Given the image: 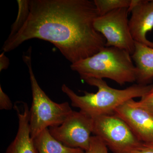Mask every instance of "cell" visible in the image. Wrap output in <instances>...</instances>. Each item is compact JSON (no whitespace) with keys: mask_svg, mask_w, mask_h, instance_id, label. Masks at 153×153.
I'll use <instances>...</instances> for the list:
<instances>
[{"mask_svg":"<svg viewBox=\"0 0 153 153\" xmlns=\"http://www.w3.org/2000/svg\"><path fill=\"white\" fill-rule=\"evenodd\" d=\"M99 16L94 1L31 0L27 19L3 45L8 52L25 41L37 38L49 41L73 64L98 53L105 47L95 30Z\"/></svg>","mask_w":153,"mask_h":153,"instance_id":"6da1fadb","label":"cell"},{"mask_svg":"<svg viewBox=\"0 0 153 153\" xmlns=\"http://www.w3.org/2000/svg\"><path fill=\"white\" fill-rule=\"evenodd\" d=\"M84 80L89 85L97 87V92L84 91V95L79 96L64 84L61 89L71 100L72 106L79 108L93 119L114 114L115 110L126 102L144 96L152 85L134 84L125 89H117L109 86L103 79L91 78Z\"/></svg>","mask_w":153,"mask_h":153,"instance_id":"7a4b0ae2","label":"cell"},{"mask_svg":"<svg viewBox=\"0 0 153 153\" xmlns=\"http://www.w3.org/2000/svg\"><path fill=\"white\" fill-rule=\"evenodd\" d=\"M70 68L83 80L108 78L121 85L137 81L131 55L117 47H105L94 55L71 64Z\"/></svg>","mask_w":153,"mask_h":153,"instance_id":"3957f363","label":"cell"},{"mask_svg":"<svg viewBox=\"0 0 153 153\" xmlns=\"http://www.w3.org/2000/svg\"><path fill=\"white\" fill-rule=\"evenodd\" d=\"M31 53V50L28 55H24L23 60L27 66L32 88L30 124L31 137L34 139L45 129L62 124L73 110L68 102H54L41 89L33 72Z\"/></svg>","mask_w":153,"mask_h":153,"instance_id":"277c9868","label":"cell"},{"mask_svg":"<svg viewBox=\"0 0 153 153\" xmlns=\"http://www.w3.org/2000/svg\"><path fill=\"white\" fill-rule=\"evenodd\" d=\"M93 133L113 153H131L142 143L125 122L114 114L93 119Z\"/></svg>","mask_w":153,"mask_h":153,"instance_id":"5b68a950","label":"cell"},{"mask_svg":"<svg viewBox=\"0 0 153 153\" xmlns=\"http://www.w3.org/2000/svg\"><path fill=\"white\" fill-rule=\"evenodd\" d=\"M128 8L114 10L95 19V30L103 36L105 47L123 49L132 55L134 52L135 41L132 37L128 19Z\"/></svg>","mask_w":153,"mask_h":153,"instance_id":"8992f818","label":"cell"},{"mask_svg":"<svg viewBox=\"0 0 153 153\" xmlns=\"http://www.w3.org/2000/svg\"><path fill=\"white\" fill-rule=\"evenodd\" d=\"M93 118L81 111H73L62 124L49 127L52 136L63 145L87 152L93 133Z\"/></svg>","mask_w":153,"mask_h":153,"instance_id":"52a82bcc","label":"cell"},{"mask_svg":"<svg viewBox=\"0 0 153 153\" xmlns=\"http://www.w3.org/2000/svg\"><path fill=\"white\" fill-rule=\"evenodd\" d=\"M114 114L128 125L141 142L153 143V114L130 100L115 110Z\"/></svg>","mask_w":153,"mask_h":153,"instance_id":"ba28073f","label":"cell"},{"mask_svg":"<svg viewBox=\"0 0 153 153\" xmlns=\"http://www.w3.org/2000/svg\"><path fill=\"white\" fill-rule=\"evenodd\" d=\"M128 10L131 13L129 26L134 41L153 48V42L146 38L153 29V1L131 0Z\"/></svg>","mask_w":153,"mask_h":153,"instance_id":"9c48e42d","label":"cell"},{"mask_svg":"<svg viewBox=\"0 0 153 153\" xmlns=\"http://www.w3.org/2000/svg\"><path fill=\"white\" fill-rule=\"evenodd\" d=\"M21 108L15 104L19 118V128L15 139L6 150V153H38L31 136L30 124V109L27 104L22 102Z\"/></svg>","mask_w":153,"mask_h":153,"instance_id":"30bf717a","label":"cell"},{"mask_svg":"<svg viewBox=\"0 0 153 153\" xmlns=\"http://www.w3.org/2000/svg\"><path fill=\"white\" fill-rule=\"evenodd\" d=\"M131 57L136 68L138 84L148 85L153 79V48L135 42Z\"/></svg>","mask_w":153,"mask_h":153,"instance_id":"8fae6325","label":"cell"},{"mask_svg":"<svg viewBox=\"0 0 153 153\" xmlns=\"http://www.w3.org/2000/svg\"><path fill=\"white\" fill-rule=\"evenodd\" d=\"M33 140L38 153H85L81 149L63 145L52 136L49 128L44 130Z\"/></svg>","mask_w":153,"mask_h":153,"instance_id":"7c38bea8","label":"cell"},{"mask_svg":"<svg viewBox=\"0 0 153 153\" xmlns=\"http://www.w3.org/2000/svg\"><path fill=\"white\" fill-rule=\"evenodd\" d=\"M99 16H102L120 8H128L131 0H94Z\"/></svg>","mask_w":153,"mask_h":153,"instance_id":"4fadbf2b","label":"cell"},{"mask_svg":"<svg viewBox=\"0 0 153 153\" xmlns=\"http://www.w3.org/2000/svg\"><path fill=\"white\" fill-rule=\"evenodd\" d=\"M18 16L16 21L12 25L10 33L8 38L14 36L22 28L27 19L30 12V1L28 0H18Z\"/></svg>","mask_w":153,"mask_h":153,"instance_id":"5bb4252c","label":"cell"},{"mask_svg":"<svg viewBox=\"0 0 153 153\" xmlns=\"http://www.w3.org/2000/svg\"><path fill=\"white\" fill-rule=\"evenodd\" d=\"M85 153H108L106 145L98 137H91L90 146Z\"/></svg>","mask_w":153,"mask_h":153,"instance_id":"9a60e30c","label":"cell"},{"mask_svg":"<svg viewBox=\"0 0 153 153\" xmlns=\"http://www.w3.org/2000/svg\"><path fill=\"white\" fill-rule=\"evenodd\" d=\"M137 104L153 114V84L150 90L141 98Z\"/></svg>","mask_w":153,"mask_h":153,"instance_id":"2e32d148","label":"cell"},{"mask_svg":"<svg viewBox=\"0 0 153 153\" xmlns=\"http://www.w3.org/2000/svg\"><path fill=\"white\" fill-rule=\"evenodd\" d=\"M13 108V104L8 95L5 93L0 86V109L11 110Z\"/></svg>","mask_w":153,"mask_h":153,"instance_id":"e0dca14e","label":"cell"},{"mask_svg":"<svg viewBox=\"0 0 153 153\" xmlns=\"http://www.w3.org/2000/svg\"><path fill=\"white\" fill-rule=\"evenodd\" d=\"M131 153H153V143H142Z\"/></svg>","mask_w":153,"mask_h":153,"instance_id":"ac0fdd59","label":"cell"},{"mask_svg":"<svg viewBox=\"0 0 153 153\" xmlns=\"http://www.w3.org/2000/svg\"><path fill=\"white\" fill-rule=\"evenodd\" d=\"M4 52H3L0 56V59H1V67L0 70L1 71L3 69H5L7 68L9 64V60L5 55Z\"/></svg>","mask_w":153,"mask_h":153,"instance_id":"d6986e66","label":"cell"}]
</instances>
